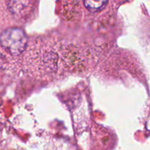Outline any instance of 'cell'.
Wrapping results in <instances>:
<instances>
[{"instance_id":"cell-1","label":"cell","mask_w":150,"mask_h":150,"mask_svg":"<svg viewBox=\"0 0 150 150\" xmlns=\"http://www.w3.org/2000/svg\"><path fill=\"white\" fill-rule=\"evenodd\" d=\"M27 42V36L21 28H8L0 35L1 45L13 56L21 55L26 49Z\"/></svg>"},{"instance_id":"cell-2","label":"cell","mask_w":150,"mask_h":150,"mask_svg":"<svg viewBox=\"0 0 150 150\" xmlns=\"http://www.w3.org/2000/svg\"><path fill=\"white\" fill-rule=\"evenodd\" d=\"M84 5L90 11H97L102 9L108 2V0H83Z\"/></svg>"}]
</instances>
